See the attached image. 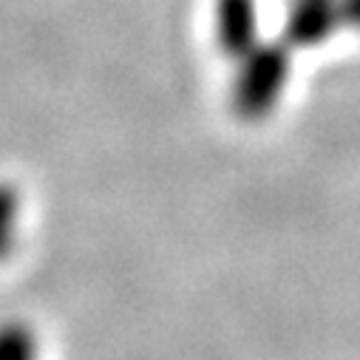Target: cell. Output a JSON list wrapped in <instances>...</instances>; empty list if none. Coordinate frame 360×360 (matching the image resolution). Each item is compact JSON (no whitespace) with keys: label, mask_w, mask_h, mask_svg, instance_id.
<instances>
[{"label":"cell","mask_w":360,"mask_h":360,"mask_svg":"<svg viewBox=\"0 0 360 360\" xmlns=\"http://www.w3.org/2000/svg\"><path fill=\"white\" fill-rule=\"evenodd\" d=\"M278 79H281V57L276 51L252 54L238 79V105L247 114L261 111L269 103V97L276 94Z\"/></svg>","instance_id":"1"},{"label":"cell","mask_w":360,"mask_h":360,"mask_svg":"<svg viewBox=\"0 0 360 360\" xmlns=\"http://www.w3.org/2000/svg\"><path fill=\"white\" fill-rule=\"evenodd\" d=\"M255 12L252 0H219V40L230 54H241L252 46Z\"/></svg>","instance_id":"2"},{"label":"cell","mask_w":360,"mask_h":360,"mask_svg":"<svg viewBox=\"0 0 360 360\" xmlns=\"http://www.w3.org/2000/svg\"><path fill=\"white\" fill-rule=\"evenodd\" d=\"M0 360H37V340L26 323L0 326Z\"/></svg>","instance_id":"3"},{"label":"cell","mask_w":360,"mask_h":360,"mask_svg":"<svg viewBox=\"0 0 360 360\" xmlns=\"http://www.w3.org/2000/svg\"><path fill=\"white\" fill-rule=\"evenodd\" d=\"M20 199L12 185H0V258H4L15 244V227H18Z\"/></svg>","instance_id":"4"}]
</instances>
